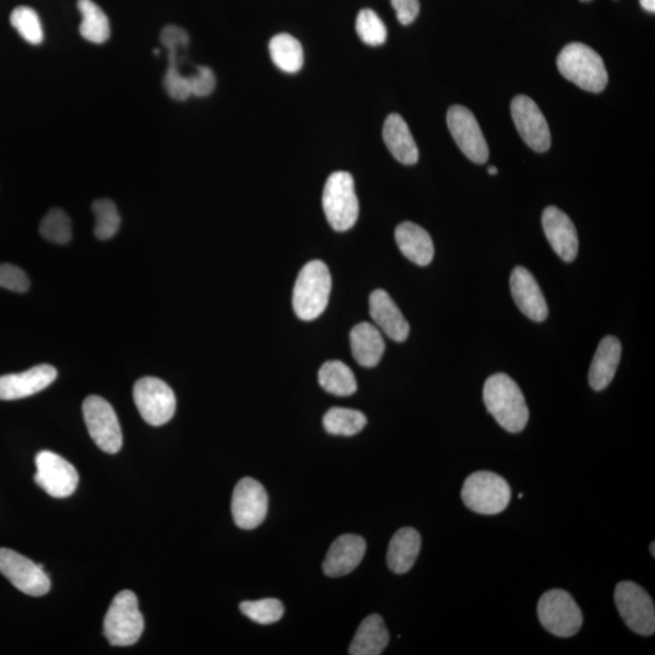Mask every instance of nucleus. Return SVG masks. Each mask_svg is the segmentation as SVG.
<instances>
[{
  "mask_svg": "<svg viewBox=\"0 0 655 655\" xmlns=\"http://www.w3.org/2000/svg\"><path fill=\"white\" fill-rule=\"evenodd\" d=\"M488 413L510 434H520L528 424L529 409L523 393L508 374L489 377L483 387Z\"/></svg>",
  "mask_w": 655,
  "mask_h": 655,
  "instance_id": "f257e3e1",
  "label": "nucleus"
},
{
  "mask_svg": "<svg viewBox=\"0 0 655 655\" xmlns=\"http://www.w3.org/2000/svg\"><path fill=\"white\" fill-rule=\"evenodd\" d=\"M332 276L328 266L321 260L310 261L300 271L293 292V307L296 316L303 321H313L326 311Z\"/></svg>",
  "mask_w": 655,
  "mask_h": 655,
  "instance_id": "f03ea898",
  "label": "nucleus"
},
{
  "mask_svg": "<svg viewBox=\"0 0 655 655\" xmlns=\"http://www.w3.org/2000/svg\"><path fill=\"white\" fill-rule=\"evenodd\" d=\"M558 71L569 82L590 93H601L608 83L605 62L594 49L583 43H571L557 58Z\"/></svg>",
  "mask_w": 655,
  "mask_h": 655,
  "instance_id": "7ed1b4c3",
  "label": "nucleus"
},
{
  "mask_svg": "<svg viewBox=\"0 0 655 655\" xmlns=\"http://www.w3.org/2000/svg\"><path fill=\"white\" fill-rule=\"evenodd\" d=\"M144 628L138 597L130 590L118 592L108 608L104 622V635L110 645L133 646L140 640Z\"/></svg>",
  "mask_w": 655,
  "mask_h": 655,
  "instance_id": "20e7f679",
  "label": "nucleus"
},
{
  "mask_svg": "<svg viewBox=\"0 0 655 655\" xmlns=\"http://www.w3.org/2000/svg\"><path fill=\"white\" fill-rule=\"evenodd\" d=\"M324 214L335 231L345 232L356 225L360 204L352 175L336 172L329 176L322 198Z\"/></svg>",
  "mask_w": 655,
  "mask_h": 655,
  "instance_id": "39448f33",
  "label": "nucleus"
},
{
  "mask_svg": "<svg viewBox=\"0 0 655 655\" xmlns=\"http://www.w3.org/2000/svg\"><path fill=\"white\" fill-rule=\"evenodd\" d=\"M461 498L466 508L476 514L498 515L510 504L511 488L503 477L494 472L478 471L466 478Z\"/></svg>",
  "mask_w": 655,
  "mask_h": 655,
  "instance_id": "423d86ee",
  "label": "nucleus"
},
{
  "mask_svg": "<svg viewBox=\"0 0 655 655\" xmlns=\"http://www.w3.org/2000/svg\"><path fill=\"white\" fill-rule=\"evenodd\" d=\"M540 624L557 637H572L583 626V613L574 598L565 590L545 592L538 603Z\"/></svg>",
  "mask_w": 655,
  "mask_h": 655,
  "instance_id": "0eeeda50",
  "label": "nucleus"
},
{
  "mask_svg": "<svg viewBox=\"0 0 655 655\" xmlns=\"http://www.w3.org/2000/svg\"><path fill=\"white\" fill-rule=\"evenodd\" d=\"M83 414L91 440L101 451L116 454L123 446L121 424L115 409L104 398L89 396L83 403Z\"/></svg>",
  "mask_w": 655,
  "mask_h": 655,
  "instance_id": "6e6552de",
  "label": "nucleus"
},
{
  "mask_svg": "<svg viewBox=\"0 0 655 655\" xmlns=\"http://www.w3.org/2000/svg\"><path fill=\"white\" fill-rule=\"evenodd\" d=\"M614 601L620 617L631 631L651 636L655 631V608L648 592L634 582H622L614 592Z\"/></svg>",
  "mask_w": 655,
  "mask_h": 655,
  "instance_id": "1a4fd4ad",
  "label": "nucleus"
},
{
  "mask_svg": "<svg viewBox=\"0 0 655 655\" xmlns=\"http://www.w3.org/2000/svg\"><path fill=\"white\" fill-rule=\"evenodd\" d=\"M136 408L147 424L162 426L173 419L176 410L175 393L163 380L147 377L134 386Z\"/></svg>",
  "mask_w": 655,
  "mask_h": 655,
  "instance_id": "9d476101",
  "label": "nucleus"
},
{
  "mask_svg": "<svg viewBox=\"0 0 655 655\" xmlns=\"http://www.w3.org/2000/svg\"><path fill=\"white\" fill-rule=\"evenodd\" d=\"M0 573L26 595H47L51 582L42 565H37L19 552L0 549Z\"/></svg>",
  "mask_w": 655,
  "mask_h": 655,
  "instance_id": "9b49d317",
  "label": "nucleus"
},
{
  "mask_svg": "<svg viewBox=\"0 0 655 655\" xmlns=\"http://www.w3.org/2000/svg\"><path fill=\"white\" fill-rule=\"evenodd\" d=\"M231 510L237 527L244 531L258 528L269 511V497L264 486L254 478H243L233 491Z\"/></svg>",
  "mask_w": 655,
  "mask_h": 655,
  "instance_id": "f8f14e48",
  "label": "nucleus"
},
{
  "mask_svg": "<svg viewBox=\"0 0 655 655\" xmlns=\"http://www.w3.org/2000/svg\"><path fill=\"white\" fill-rule=\"evenodd\" d=\"M34 481L53 498H67L76 492L79 476L71 463L60 455L43 451L36 457Z\"/></svg>",
  "mask_w": 655,
  "mask_h": 655,
  "instance_id": "ddd939ff",
  "label": "nucleus"
},
{
  "mask_svg": "<svg viewBox=\"0 0 655 655\" xmlns=\"http://www.w3.org/2000/svg\"><path fill=\"white\" fill-rule=\"evenodd\" d=\"M447 123L453 139L470 161L477 164L488 161L487 141L484 139L480 124L469 108L459 105L449 108Z\"/></svg>",
  "mask_w": 655,
  "mask_h": 655,
  "instance_id": "4468645a",
  "label": "nucleus"
},
{
  "mask_svg": "<svg viewBox=\"0 0 655 655\" xmlns=\"http://www.w3.org/2000/svg\"><path fill=\"white\" fill-rule=\"evenodd\" d=\"M511 115L521 138L535 152H546L551 146L548 122L540 108L528 96L518 95L511 104Z\"/></svg>",
  "mask_w": 655,
  "mask_h": 655,
  "instance_id": "2eb2a0df",
  "label": "nucleus"
},
{
  "mask_svg": "<svg viewBox=\"0 0 655 655\" xmlns=\"http://www.w3.org/2000/svg\"><path fill=\"white\" fill-rule=\"evenodd\" d=\"M161 42L168 50V70L163 79L164 89L170 98L176 101H185L192 96V76L185 77L178 68V54L180 49H186L190 43L189 34L182 28L169 25L161 34Z\"/></svg>",
  "mask_w": 655,
  "mask_h": 655,
  "instance_id": "dca6fc26",
  "label": "nucleus"
},
{
  "mask_svg": "<svg viewBox=\"0 0 655 655\" xmlns=\"http://www.w3.org/2000/svg\"><path fill=\"white\" fill-rule=\"evenodd\" d=\"M510 289L512 299L524 316L538 323L546 321L549 316L548 304L537 279L526 267L517 266L512 271Z\"/></svg>",
  "mask_w": 655,
  "mask_h": 655,
  "instance_id": "f3484780",
  "label": "nucleus"
},
{
  "mask_svg": "<svg viewBox=\"0 0 655 655\" xmlns=\"http://www.w3.org/2000/svg\"><path fill=\"white\" fill-rule=\"evenodd\" d=\"M58 378V370L50 364L39 366L17 374L0 377V401H16L36 395L47 389Z\"/></svg>",
  "mask_w": 655,
  "mask_h": 655,
  "instance_id": "a211bd4d",
  "label": "nucleus"
},
{
  "mask_svg": "<svg viewBox=\"0 0 655 655\" xmlns=\"http://www.w3.org/2000/svg\"><path fill=\"white\" fill-rule=\"evenodd\" d=\"M543 229L554 252L563 261L573 262L579 252L577 229L569 216L557 207H548L543 213Z\"/></svg>",
  "mask_w": 655,
  "mask_h": 655,
  "instance_id": "6ab92c4d",
  "label": "nucleus"
},
{
  "mask_svg": "<svg viewBox=\"0 0 655 655\" xmlns=\"http://www.w3.org/2000/svg\"><path fill=\"white\" fill-rule=\"evenodd\" d=\"M366 551V540L360 535H341L330 546L323 562V571L328 577H344L360 566Z\"/></svg>",
  "mask_w": 655,
  "mask_h": 655,
  "instance_id": "aec40b11",
  "label": "nucleus"
},
{
  "mask_svg": "<svg viewBox=\"0 0 655 655\" xmlns=\"http://www.w3.org/2000/svg\"><path fill=\"white\" fill-rule=\"evenodd\" d=\"M370 317L380 332L396 343H403L410 333L409 323L389 293L383 289L374 290L369 298Z\"/></svg>",
  "mask_w": 655,
  "mask_h": 655,
  "instance_id": "412c9836",
  "label": "nucleus"
},
{
  "mask_svg": "<svg viewBox=\"0 0 655 655\" xmlns=\"http://www.w3.org/2000/svg\"><path fill=\"white\" fill-rule=\"evenodd\" d=\"M620 358H622L620 341L612 335L603 338L591 362L589 384L592 389L595 391L607 389L617 373Z\"/></svg>",
  "mask_w": 655,
  "mask_h": 655,
  "instance_id": "4be33fe9",
  "label": "nucleus"
},
{
  "mask_svg": "<svg viewBox=\"0 0 655 655\" xmlns=\"http://www.w3.org/2000/svg\"><path fill=\"white\" fill-rule=\"evenodd\" d=\"M395 238L401 253L415 265L427 266L434 260V242L423 227L413 222H403L397 227Z\"/></svg>",
  "mask_w": 655,
  "mask_h": 655,
  "instance_id": "5701e85b",
  "label": "nucleus"
},
{
  "mask_svg": "<svg viewBox=\"0 0 655 655\" xmlns=\"http://www.w3.org/2000/svg\"><path fill=\"white\" fill-rule=\"evenodd\" d=\"M352 355L360 366H378L385 352V341L378 327L364 322L353 327L350 334Z\"/></svg>",
  "mask_w": 655,
  "mask_h": 655,
  "instance_id": "b1692460",
  "label": "nucleus"
},
{
  "mask_svg": "<svg viewBox=\"0 0 655 655\" xmlns=\"http://www.w3.org/2000/svg\"><path fill=\"white\" fill-rule=\"evenodd\" d=\"M385 145L396 161L414 165L419 161V150L408 124L400 115L392 113L386 118L383 130Z\"/></svg>",
  "mask_w": 655,
  "mask_h": 655,
  "instance_id": "393cba45",
  "label": "nucleus"
},
{
  "mask_svg": "<svg viewBox=\"0 0 655 655\" xmlns=\"http://www.w3.org/2000/svg\"><path fill=\"white\" fill-rule=\"evenodd\" d=\"M421 549L417 529L406 527L393 535L387 550V566L393 573H408L413 568Z\"/></svg>",
  "mask_w": 655,
  "mask_h": 655,
  "instance_id": "a878e982",
  "label": "nucleus"
},
{
  "mask_svg": "<svg viewBox=\"0 0 655 655\" xmlns=\"http://www.w3.org/2000/svg\"><path fill=\"white\" fill-rule=\"evenodd\" d=\"M390 635L379 614L369 615L357 629L351 642V655H379L389 646Z\"/></svg>",
  "mask_w": 655,
  "mask_h": 655,
  "instance_id": "bb28decb",
  "label": "nucleus"
},
{
  "mask_svg": "<svg viewBox=\"0 0 655 655\" xmlns=\"http://www.w3.org/2000/svg\"><path fill=\"white\" fill-rule=\"evenodd\" d=\"M270 55L279 70L296 73L303 68L304 50L298 39L288 33H279L269 44Z\"/></svg>",
  "mask_w": 655,
  "mask_h": 655,
  "instance_id": "cd10ccee",
  "label": "nucleus"
},
{
  "mask_svg": "<svg viewBox=\"0 0 655 655\" xmlns=\"http://www.w3.org/2000/svg\"><path fill=\"white\" fill-rule=\"evenodd\" d=\"M318 383L334 396H352L357 391V380L350 367L340 361L324 363L318 373Z\"/></svg>",
  "mask_w": 655,
  "mask_h": 655,
  "instance_id": "c85d7f7f",
  "label": "nucleus"
},
{
  "mask_svg": "<svg viewBox=\"0 0 655 655\" xmlns=\"http://www.w3.org/2000/svg\"><path fill=\"white\" fill-rule=\"evenodd\" d=\"M78 9L83 20L79 32L90 43L102 44L111 36V27L108 17L93 0H78Z\"/></svg>",
  "mask_w": 655,
  "mask_h": 655,
  "instance_id": "c756f323",
  "label": "nucleus"
},
{
  "mask_svg": "<svg viewBox=\"0 0 655 655\" xmlns=\"http://www.w3.org/2000/svg\"><path fill=\"white\" fill-rule=\"evenodd\" d=\"M366 425V415L360 410L349 408L329 409L323 418L324 429L334 436H355L360 434Z\"/></svg>",
  "mask_w": 655,
  "mask_h": 655,
  "instance_id": "7c9ffc66",
  "label": "nucleus"
},
{
  "mask_svg": "<svg viewBox=\"0 0 655 655\" xmlns=\"http://www.w3.org/2000/svg\"><path fill=\"white\" fill-rule=\"evenodd\" d=\"M95 215V236L100 241H107L117 235L121 227V216H119L116 204L110 199H98L93 204Z\"/></svg>",
  "mask_w": 655,
  "mask_h": 655,
  "instance_id": "2f4dec72",
  "label": "nucleus"
},
{
  "mask_svg": "<svg viewBox=\"0 0 655 655\" xmlns=\"http://www.w3.org/2000/svg\"><path fill=\"white\" fill-rule=\"evenodd\" d=\"M41 235L55 244H67L72 239V222L65 210L54 208L42 220Z\"/></svg>",
  "mask_w": 655,
  "mask_h": 655,
  "instance_id": "473e14b6",
  "label": "nucleus"
},
{
  "mask_svg": "<svg viewBox=\"0 0 655 655\" xmlns=\"http://www.w3.org/2000/svg\"><path fill=\"white\" fill-rule=\"evenodd\" d=\"M11 25L26 42L38 45L43 42L44 32L41 19L32 8H16L10 16Z\"/></svg>",
  "mask_w": 655,
  "mask_h": 655,
  "instance_id": "72a5a7b5",
  "label": "nucleus"
},
{
  "mask_svg": "<svg viewBox=\"0 0 655 655\" xmlns=\"http://www.w3.org/2000/svg\"><path fill=\"white\" fill-rule=\"evenodd\" d=\"M241 612L253 622L269 625L275 624L282 619L284 607L282 602L276 598H264L259 601H246L239 606Z\"/></svg>",
  "mask_w": 655,
  "mask_h": 655,
  "instance_id": "f704fd0d",
  "label": "nucleus"
},
{
  "mask_svg": "<svg viewBox=\"0 0 655 655\" xmlns=\"http://www.w3.org/2000/svg\"><path fill=\"white\" fill-rule=\"evenodd\" d=\"M356 31L363 43L378 47L387 39V30L383 20L375 11L363 9L357 16Z\"/></svg>",
  "mask_w": 655,
  "mask_h": 655,
  "instance_id": "c9c22d12",
  "label": "nucleus"
},
{
  "mask_svg": "<svg viewBox=\"0 0 655 655\" xmlns=\"http://www.w3.org/2000/svg\"><path fill=\"white\" fill-rule=\"evenodd\" d=\"M0 288L10 292L25 293L30 289V279L20 267L11 264H0Z\"/></svg>",
  "mask_w": 655,
  "mask_h": 655,
  "instance_id": "e433bc0d",
  "label": "nucleus"
},
{
  "mask_svg": "<svg viewBox=\"0 0 655 655\" xmlns=\"http://www.w3.org/2000/svg\"><path fill=\"white\" fill-rule=\"evenodd\" d=\"M216 85V78L212 68L207 66L197 67V73L192 74V95L197 98H205L213 93Z\"/></svg>",
  "mask_w": 655,
  "mask_h": 655,
  "instance_id": "4c0bfd02",
  "label": "nucleus"
},
{
  "mask_svg": "<svg viewBox=\"0 0 655 655\" xmlns=\"http://www.w3.org/2000/svg\"><path fill=\"white\" fill-rule=\"evenodd\" d=\"M391 4L398 21L404 26L412 24L420 13L419 0H391Z\"/></svg>",
  "mask_w": 655,
  "mask_h": 655,
  "instance_id": "58836bf2",
  "label": "nucleus"
},
{
  "mask_svg": "<svg viewBox=\"0 0 655 655\" xmlns=\"http://www.w3.org/2000/svg\"><path fill=\"white\" fill-rule=\"evenodd\" d=\"M642 8L649 11V13H654L655 11V0H640Z\"/></svg>",
  "mask_w": 655,
  "mask_h": 655,
  "instance_id": "ea45409f",
  "label": "nucleus"
},
{
  "mask_svg": "<svg viewBox=\"0 0 655 655\" xmlns=\"http://www.w3.org/2000/svg\"><path fill=\"white\" fill-rule=\"evenodd\" d=\"M488 173L491 175H497L498 174V169L495 167H489L488 168Z\"/></svg>",
  "mask_w": 655,
  "mask_h": 655,
  "instance_id": "a19ab883",
  "label": "nucleus"
},
{
  "mask_svg": "<svg viewBox=\"0 0 655 655\" xmlns=\"http://www.w3.org/2000/svg\"><path fill=\"white\" fill-rule=\"evenodd\" d=\"M654 546H655V543H652V544H651V548H649V549H651V551H652V556H653V557H655V554H654V552H655V551H654Z\"/></svg>",
  "mask_w": 655,
  "mask_h": 655,
  "instance_id": "79ce46f5",
  "label": "nucleus"
},
{
  "mask_svg": "<svg viewBox=\"0 0 655 655\" xmlns=\"http://www.w3.org/2000/svg\"><path fill=\"white\" fill-rule=\"evenodd\" d=\"M522 498H523V494H518V499H522Z\"/></svg>",
  "mask_w": 655,
  "mask_h": 655,
  "instance_id": "37998d69",
  "label": "nucleus"
},
{
  "mask_svg": "<svg viewBox=\"0 0 655 655\" xmlns=\"http://www.w3.org/2000/svg\"><path fill=\"white\" fill-rule=\"evenodd\" d=\"M585 2H586V0H585Z\"/></svg>",
  "mask_w": 655,
  "mask_h": 655,
  "instance_id": "c03bdc74",
  "label": "nucleus"
}]
</instances>
